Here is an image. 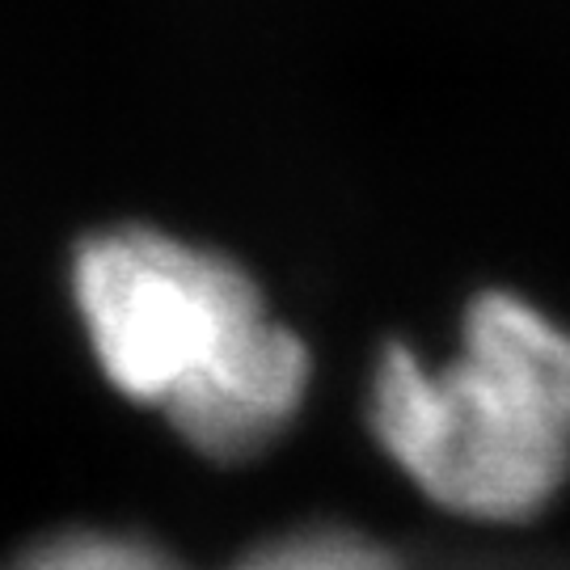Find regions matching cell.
I'll use <instances>...</instances> for the list:
<instances>
[{
  "mask_svg": "<svg viewBox=\"0 0 570 570\" xmlns=\"http://www.w3.org/2000/svg\"><path fill=\"white\" fill-rule=\"evenodd\" d=\"M72 296L106 381L212 461L263 452L305 402L308 346L225 254L140 225L94 233Z\"/></svg>",
  "mask_w": 570,
  "mask_h": 570,
  "instance_id": "1",
  "label": "cell"
},
{
  "mask_svg": "<svg viewBox=\"0 0 570 570\" xmlns=\"http://www.w3.org/2000/svg\"><path fill=\"white\" fill-rule=\"evenodd\" d=\"M233 570H402V562L364 532L343 524H313L271 537Z\"/></svg>",
  "mask_w": 570,
  "mask_h": 570,
  "instance_id": "3",
  "label": "cell"
},
{
  "mask_svg": "<svg viewBox=\"0 0 570 570\" xmlns=\"http://www.w3.org/2000/svg\"><path fill=\"white\" fill-rule=\"evenodd\" d=\"M367 428L452 515L532 520L570 473V334L511 292H482L449 364L393 343L367 389Z\"/></svg>",
  "mask_w": 570,
  "mask_h": 570,
  "instance_id": "2",
  "label": "cell"
},
{
  "mask_svg": "<svg viewBox=\"0 0 570 570\" xmlns=\"http://www.w3.org/2000/svg\"><path fill=\"white\" fill-rule=\"evenodd\" d=\"M4 570H186L161 546L106 529H68L18 553Z\"/></svg>",
  "mask_w": 570,
  "mask_h": 570,
  "instance_id": "4",
  "label": "cell"
}]
</instances>
